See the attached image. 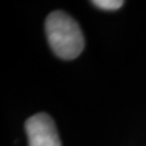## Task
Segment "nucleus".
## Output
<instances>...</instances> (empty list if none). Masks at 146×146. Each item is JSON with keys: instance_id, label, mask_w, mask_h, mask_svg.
Returning <instances> with one entry per match:
<instances>
[{"instance_id": "1", "label": "nucleus", "mask_w": 146, "mask_h": 146, "mask_svg": "<svg viewBox=\"0 0 146 146\" xmlns=\"http://www.w3.org/2000/svg\"><path fill=\"white\" fill-rule=\"evenodd\" d=\"M45 32L50 48L58 57L73 60L84 49V36L80 27L63 11H54L46 17Z\"/></svg>"}, {"instance_id": "2", "label": "nucleus", "mask_w": 146, "mask_h": 146, "mask_svg": "<svg viewBox=\"0 0 146 146\" xmlns=\"http://www.w3.org/2000/svg\"><path fill=\"white\" fill-rule=\"evenodd\" d=\"M29 146H61L60 136L51 117L46 113H36L25 123Z\"/></svg>"}, {"instance_id": "3", "label": "nucleus", "mask_w": 146, "mask_h": 146, "mask_svg": "<svg viewBox=\"0 0 146 146\" xmlns=\"http://www.w3.org/2000/svg\"><path fill=\"white\" fill-rule=\"evenodd\" d=\"M123 4L124 1H122V0H94L93 1V5L108 11L117 10V9L123 6Z\"/></svg>"}]
</instances>
